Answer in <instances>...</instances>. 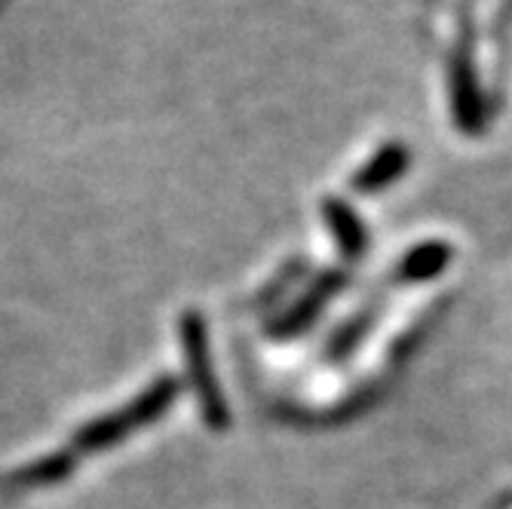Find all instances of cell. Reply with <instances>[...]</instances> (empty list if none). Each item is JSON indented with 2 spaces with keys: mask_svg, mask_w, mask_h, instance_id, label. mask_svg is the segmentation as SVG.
<instances>
[{
  "mask_svg": "<svg viewBox=\"0 0 512 509\" xmlns=\"http://www.w3.org/2000/svg\"><path fill=\"white\" fill-rule=\"evenodd\" d=\"M175 393H178V384L172 378L157 381L151 390H145L142 396H138L135 402H129L126 408H117V411L105 414V418L92 421L89 427H83L74 436V448L77 451H102V448L114 445L117 439L135 433L138 427L157 421L160 414L169 408V402L175 399Z\"/></svg>",
  "mask_w": 512,
  "mask_h": 509,
  "instance_id": "1",
  "label": "cell"
},
{
  "mask_svg": "<svg viewBox=\"0 0 512 509\" xmlns=\"http://www.w3.org/2000/svg\"><path fill=\"white\" fill-rule=\"evenodd\" d=\"M181 341H184V353H188V368L191 378L197 384L200 402H203V414L206 421L218 430L227 424V408L224 399L218 393V384L212 378V362H209V347H206V329L203 319L197 313H188L181 319Z\"/></svg>",
  "mask_w": 512,
  "mask_h": 509,
  "instance_id": "2",
  "label": "cell"
},
{
  "mask_svg": "<svg viewBox=\"0 0 512 509\" xmlns=\"http://www.w3.org/2000/svg\"><path fill=\"white\" fill-rule=\"evenodd\" d=\"M451 102H454V117L463 132H479L485 123V102L479 77L473 68V59L467 50H457L451 62Z\"/></svg>",
  "mask_w": 512,
  "mask_h": 509,
  "instance_id": "3",
  "label": "cell"
},
{
  "mask_svg": "<svg viewBox=\"0 0 512 509\" xmlns=\"http://www.w3.org/2000/svg\"><path fill=\"white\" fill-rule=\"evenodd\" d=\"M405 169H408V148L405 145H387L359 169L353 184H356V191L371 194V191H381V188H387V184H393Z\"/></svg>",
  "mask_w": 512,
  "mask_h": 509,
  "instance_id": "4",
  "label": "cell"
},
{
  "mask_svg": "<svg viewBox=\"0 0 512 509\" xmlns=\"http://www.w3.org/2000/svg\"><path fill=\"white\" fill-rule=\"evenodd\" d=\"M74 470V451H59V454H46L40 460H34L31 467H22L13 482L16 485H50V482H62L65 476H71Z\"/></svg>",
  "mask_w": 512,
  "mask_h": 509,
  "instance_id": "5",
  "label": "cell"
},
{
  "mask_svg": "<svg viewBox=\"0 0 512 509\" xmlns=\"http://www.w3.org/2000/svg\"><path fill=\"white\" fill-rule=\"evenodd\" d=\"M325 218H329L332 230H335V237L341 240V246L350 252V255H359L362 243H365V234H362V227H359V218L338 200H329L325 203Z\"/></svg>",
  "mask_w": 512,
  "mask_h": 509,
  "instance_id": "6",
  "label": "cell"
},
{
  "mask_svg": "<svg viewBox=\"0 0 512 509\" xmlns=\"http://www.w3.org/2000/svg\"><path fill=\"white\" fill-rule=\"evenodd\" d=\"M445 261H448V249H442V246L417 249V255L408 261V273H411V276H430V273L439 270Z\"/></svg>",
  "mask_w": 512,
  "mask_h": 509,
  "instance_id": "7",
  "label": "cell"
}]
</instances>
